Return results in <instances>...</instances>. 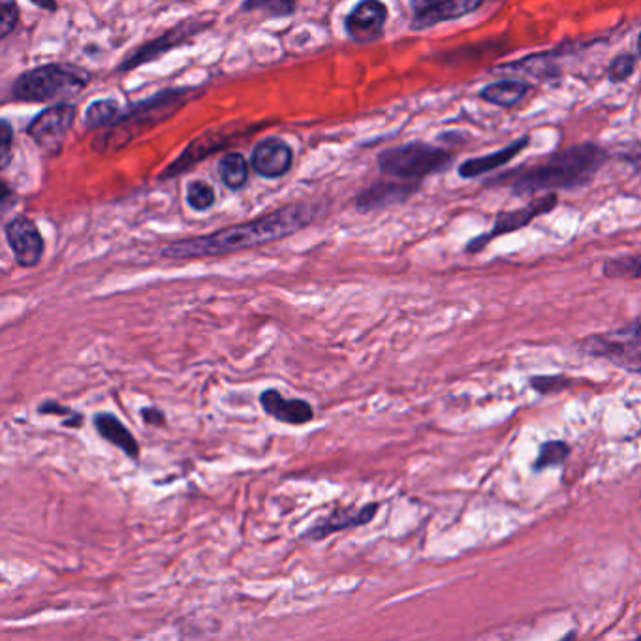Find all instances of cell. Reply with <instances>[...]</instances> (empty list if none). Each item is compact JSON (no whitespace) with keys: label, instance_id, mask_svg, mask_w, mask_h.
<instances>
[{"label":"cell","instance_id":"1","mask_svg":"<svg viewBox=\"0 0 641 641\" xmlns=\"http://www.w3.org/2000/svg\"><path fill=\"white\" fill-rule=\"evenodd\" d=\"M316 217H318L316 203L294 201L254 221L222 228L213 234L172 241L162 248L161 256L167 260H195V258H209V256H222V254L261 247L311 226L316 221Z\"/></svg>","mask_w":641,"mask_h":641},{"label":"cell","instance_id":"2","mask_svg":"<svg viewBox=\"0 0 641 641\" xmlns=\"http://www.w3.org/2000/svg\"><path fill=\"white\" fill-rule=\"evenodd\" d=\"M606 161L601 148L583 143L549 156L544 164L528 167L512 180L515 195H533L553 188H574L585 185Z\"/></svg>","mask_w":641,"mask_h":641},{"label":"cell","instance_id":"3","mask_svg":"<svg viewBox=\"0 0 641 641\" xmlns=\"http://www.w3.org/2000/svg\"><path fill=\"white\" fill-rule=\"evenodd\" d=\"M193 89H167L154 94L153 98L140 102L130 107L127 114L120 115L112 127H107L104 135L93 141L94 151L98 153H115L127 148L130 141L159 127L164 120L172 119L180 107L187 104Z\"/></svg>","mask_w":641,"mask_h":641},{"label":"cell","instance_id":"4","mask_svg":"<svg viewBox=\"0 0 641 641\" xmlns=\"http://www.w3.org/2000/svg\"><path fill=\"white\" fill-rule=\"evenodd\" d=\"M91 83L85 68L74 65H46L21 74L12 85L18 102H49L81 93Z\"/></svg>","mask_w":641,"mask_h":641},{"label":"cell","instance_id":"5","mask_svg":"<svg viewBox=\"0 0 641 641\" xmlns=\"http://www.w3.org/2000/svg\"><path fill=\"white\" fill-rule=\"evenodd\" d=\"M450 162L452 156L444 149L433 148L421 141L386 149L378 156L382 174L408 183H420L423 177L442 172Z\"/></svg>","mask_w":641,"mask_h":641},{"label":"cell","instance_id":"6","mask_svg":"<svg viewBox=\"0 0 641 641\" xmlns=\"http://www.w3.org/2000/svg\"><path fill=\"white\" fill-rule=\"evenodd\" d=\"M578 348L583 354L608 360L632 373H641V316L622 328L588 335L578 342Z\"/></svg>","mask_w":641,"mask_h":641},{"label":"cell","instance_id":"7","mask_svg":"<svg viewBox=\"0 0 641 641\" xmlns=\"http://www.w3.org/2000/svg\"><path fill=\"white\" fill-rule=\"evenodd\" d=\"M264 125H247V123H235V125H222V127L211 128L206 135L198 136L195 141L188 143L187 149L179 154L177 161L167 166L162 177L172 179L175 175L185 174L190 167L198 162L206 161L208 156L221 151L226 145H232L243 136L253 135Z\"/></svg>","mask_w":641,"mask_h":641},{"label":"cell","instance_id":"8","mask_svg":"<svg viewBox=\"0 0 641 641\" xmlns=\"http://www.w3.org/2000/svg\"><path fill=\"white\" fill-rule=\"evenodd\" d=\"M74 119L75 106L62 102L42 112L38 117H34L33 123L28 125L27 135L33 138L38 148H42V151L49 154L59 153L65 138L74 125Z\"/></svg>","mask_w":641,"mask_h":641},{"label":"cell","instance_id":"9","mask_svg":"<svg viewBox=\"0 0 641 641\" xmlns=\"http://www.w3.org/2000/svg\"><path fill=\"white\" fill-rule=\"evenodd\" d=\"M209 25H211V21H183L177 27L167 31V33L162 34L159 38H154L153 42L143 44V46H141L138 51H135V54L128 55L127 59L120 62L119 72H130V70H135V68L148 65L151 60L161 59L162 55L167 54V51H172L175 47H179L180 44L190 40L196 34L206 31Z\"/></svg>","mask_w":641,"mask_h":641},{"label":"cell","instance_id":"10","mask_svg":"<svg viewBox=\"0 0 641 641\" xmlns=\"http://www.w3.org/2000/svg\"><path fill=\"white\" fill-rule=\"evenodd\" d=\"M4 237H7L8 247L14 253L15 261L21 268H34L42 261L44 256V237L36 222L31 221L28 217H14L7 222L4 226Z\"/></svg>","mask_w":641,"mask_h":641},{"label":"cell","instance_id":"11","mask_svg":"<svg viewBox=\"0 0 641 641\" xmlns=\"http://www.w3.org/2000/svg\"><path fill=\"white\" fill-rule=\"evenodd\" d=\"M388 21V7L382 0H360L345 20L348 38L356 44L381 40Z\"/></svg>","mask_w":641,"mask_h":641},{"label":"cell","instance_id":"12","mask_svg":"<svg viewBox=\"0 0 641 641\" xmlns=\"http://www.w3.org/2000/svg\"><path fill=\"white\" fill-rule=\"evenodd\" d=\"M555 206H557V196L549 195L544 196V198H538V200L528 203L525 208L499 214L497 221H494L493 230H491L489 234H483L481 237H478V240L468 243V253H480L481 248L486 247L489 241L499 237V235H506L510 234V232L520 230V228L527 226V224L535 221L536 217L549 213Z\"/></svg>","mask_w":641,"mask_h":641},{"label":"cell","instance_id":"13","mask_svg":"<svg viewBox=\"0 0 641 641\" xmlns=\"http://www.w3.org/2000/svg\"><path fill=\"white\" fill-rule=\"evenodd\" d=\"M378 508H381L378 502H369V504L361 508L337 506L334 512H331L328 517H324L318 525L308 528L307 533L303 535V538L313 541L326 540L328 536L335 535V533H341V531H350V528L368 525V523L373 522V517L376 515V512H378Z\"/></svg>","mask_w":641,"mask_h":641},{"label":"cell","instance_id":"14","mask_svg":"<svg viewBox=\"0 0 641 641\" xmlns=\"http://www.w3.org/2000/svg\"><path fill=\"white\" fill-rule=\"evenodd\" d=\"M292 164H294L292 148L281 138H266L260 143H256L253 159H250L254 172L264 179H279L290 172Z\"/></svg>","mask_w":641,"mask_h":641},{"label":"cell","instance_id":"15","mask_svg":"<svg viewBox=\"0 0 641 641\" xmlns=\"http://www.w3.org/2000/svg\"><path fill=\"white\" fill-rule=\"evenodd\" d=\"M266 415L288 426H303L314 420V408L305 399H287L277 389H266L260 395Z\"/></svg>","mask_w":641,"mask_h":641},{"label":"cell","instance_id":"16","mask_svg":"<svg viewBox=\"0 0 641 641\" xmlns=\"http://www.w3.org/2000/svg\"><path fill=\"white\" fill-rule=\"evenodd\" d=\"M489 2L493 0H442L436 7L418 12L412 21V28L421 31V28L434 27L442 21L459 20L465 15L475 14Z\"/></svg>","mask_w":641,"mask_h":641},{"label":"cell","instance_id":"17","mask_svg":"<svg viewBox=\"0 0 641 641\" xmlns=\"http://www.w3.org/2000/svg\"><path fill=\"white\" fill-rule=\"evenodd\" d=\"M416 190V183H378L363 190L356 198V208L360 211H374V209L388 208L392 203L407 200Z\"/></svg>","mask_w":641,"mask_h":641},{"label":"cell","instance_id":"18","mask_svg":"<svg viewBox=\"0 0 641 641\" xmlns=\"http://www.w3.org/2000/svg\"><path fill=\"white\" fill-rule=\"evenodd\" d=\"M93 426L104 441L119 447L120 452H125L130 459L140 457V444L136 441L135 434L128 431L127 426L117 416L109 415V412H98V415H94Z\"/></svg>","mask_w":641,"mask_h":641},{"label":"cell","instance_id":"19","mask_svg":"<svg viewBox=\"0 0 641 641\" xmlns=\"http://www.w3.org/2000/svg\"><path fill=\"white\" fill-rule=\"evenodd\" d=\"M527 145L528 138H522V140L512 141L508 148L489 154V156L463 162L462 166H459V175L465 177V179H473V177H478V175L486 174V172H491L494 167L504 166V164H508L517 154L522 153L523 149L527 148Z\"/></svg>","mask_w":641,"mask_h":641},{"label":"cell","instance_id":"20","mask_svg":"<svg viewBox=\"0 0 641 641\" xmlns=\"http://www.w3.org/2000/svg\"><path fill=\"white\" fill-rule=\"evenodd\" d=\"M528 93L527 83L520 80L497 81L488 88L481 89V101L494 104V106L512 107L525 98Z\"/></svg>","mask_w":641,"mask_h":641},{"label":"cell","instance_id":"21","mask_svg":"<svg viewBox=\"0 0 641 641\" xmlns=\"http://www.w3.org/2000/svg\"><path fill=\"white\" fill-rule=\"evenodd\" d=\"M250 167L247 159L241 153H226L219 162V175H221L222 185L230 190H241L247 185Z\"/></svg>","mask_w":641,"mask_h":641},{"label":"cell","instance_id":"22","mask_svg":"<svg viewBox=\"0 0 641 641\" xmlns=\"http://www.w3.org/2000/svg\"><path fill=\"white\" fill-rule=\"evenodd\" d=\"M120 115L123 114L117 102L112 98H101L88 107V112L83 115V123L89 130H101V128L112 127Z\"/></svg>","mask_w":641,"mask_h":641},{"label":"cell","instance_id":"23","mask_svg":"<svg viewBox=\"0 0 641 641\" xmlns=\"http://www.w3.org/2000/svg\"><path fill=\"white\" fill-rule=\"evenodd\" d=\"M602 271L608 279H641V254L608 260Z\"/></svg>","mask_w":641,"mask_h":641},{"label":"cell","instance_id":"24","mask_svg":"<svg viewBox=\"0 0 641 641\" xmlns=\"http://www.w3.org/2000/svg\"><path fill=\"white\" fill-rule=\"evenodd\" d=\"M243 12H261L271 18H287L294 14L295 0H245Z\"/></svg>","mask_w":641,"mask_h":641},{"label":"cell","instance_id":"25","mask_svg":"<svg viewBox=\"0 0 641 641\" xmlns=\"http://www.w3.org/2000/svg\"><path fill=\"white\" fill-rule=\"evenodd\" d=\"M570 455V446L567 442L551 441L541 444L540 454L535 463V470H544V468L559 467L567 462Z\"/></svg>","mask_w":641,"mask_h":641},{"label":"cell","instance_id":"26","mask_svg":"<svg viewBox=\"0 0 641 641\" xmlns=\"http://www.w3.org/2000/svg\"><path fill=\"white\" fill-rule=\"evenodd\" d=\"M214 200H217L214 198V188L209 183L200 179L188 183L187 203L195 211H198V213L208 211V209L213 208Z\"/></svg>","mask_w":641,"mask_h":641},{"label":"cell","instance_id":"27","mask_svg":"<svg viewBox=\"0 0 641 641\" xmlns=\"http://www.w3.org/2000/svg\"><path fill=\"white\" fill-rule=\"evenodd\" d=\"M20 21V7L15 0H0V36L7 38Z\"/></svg>","mask_w":641,"mask_h":641},{"label":"cell","instance_id":"28","mask_svg":"<svg viewBox=\"0 0 641 641\" xmlns=\"http://www.w3.org/2000/svg\"><path fill=\"white\" fill-rule=\"evenodd\" d=\"M12 143H14V130L8 120L0 123V167L7 170L12 161Z\"/></svg>","mask_w":641,"mask_h":641},{"label":"cell","instance_id":"29","mask_svg":"<svg viewBox=\"0 0 641 641\" xmlns=\"http://www.w3.org/2000/svg\"><path fill=\"white\" fill-rule=\"evenodd\" d=\"M567 384H570L567 376L562 374H555V376H535L531 378V386L538 389L540 394H553L559 389L567 388Z\"/></svg>","mask_w":641,"mask_h":641},{"label":"cell","instance_id":"30","mask_svg":"<svg viewBox=\"0 0 641 641\" xmlns=\"http://www.w3.org/2000/svg\"><path fill=\"white\" fill-rule=\"evenodd\" d=\"M632 72H634V57L625 54L615 57L611 67H609L608 75L611 81H625Z\"/></svg>","mask_w":641,"mask_h":641},{"label":"cell","instance_id":"31","mask_svg":"<svg viewBox=\"0 0 641 641\" xmlns=\"http://www.w3.org/2000/svg\"><path fill=\"white\" fill-rule=\"evenodd\" d=\"M141 420L145 421L151 428H164L166 426V415L161 408L145 407L141 408Z\"/></svg>","mask_w":641,"mask_h":641},{"label":"cell","instance_id":"32","mask_svg":"<svg viewBox=\"0 0 641 641\" xmlns=\"http://www.w3.org/2000/svg\"><path fill=\"white\" fill-rule=\"evenodd\" d=\"M38 412H40V415H46V416H72L74 415V412H72V410H70V408L65 407V405H59V403L57 401H46L44 403V405H40V407H38Z\"/></svg>","mask_w":641,"mask_h":641},{"label":"cell","instance_id":"33","mask_svg":"<svg viewBox=\"0 0 641 641\" xmlns=\"http://www.w3.org/2000/svg\"><path fill=\"white\" fill-rule=\"evenodd\" d=\"M439 2H442V0H410V4L415 8L416 14L423 12V10H429V8L436 7Z\"/></svg>","mask_w":641,"mask_h":641},{"label":"cell","instance_id":"34","mask_svg":"<svg viewBox=\"0 0 641 641\" xmlns=\"http://www.w3.org/2000/svg\"><path fill=\"white\" fill-rule=\"evenodd\" d=\"M31 2H33L34 7L47 10V12L57 10V0H31Z\"/></svg>","mask_w":641,"mask_h":641},{"label":"cell","instance_id":"35","mask_svg":"<svg viewBox=\"0 0 641 641\" xmlns=\"http://www.w3.org/2000/svg\"><path fill=\"white\" fill-rule=\"evenodd\" d=\"M638 51H640V57H641V34H640V38H638Z\"/></svg>","mask_w":641,"mask_h":641},{"label":"cell","instance_id":"36","mask_svg":"<svg viewBox=\"0 0 641 641\" xmlns=\"http://www.w3.org/2000/svg\"><path fill=\"white\" fill-rule=\"evenodd\" d=\"M640 638H641V636H640Z\"/></svg>","mask_w":641,"mask_h":641}]
</instances>
